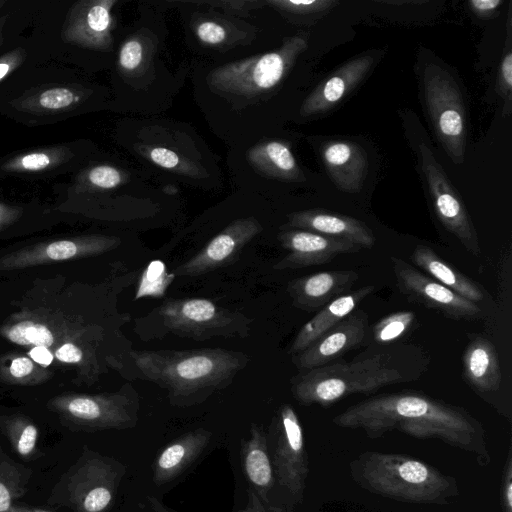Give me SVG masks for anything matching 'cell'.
I'll use <instances>...</instances> for the list:
<instances>
[{"label": "cell", "instance_id": "3", "mask_svg": "<svg viewBox=\"0 0 512 512\" xmlns=\"http://www.w3.org/2000/svg\"><path fill=\"white\" fill-rule=\"evenodd\" d=\"M349 468L359 487L399 502L447 505L459 495L454 477L407 455L366 451Z\"/></svg>", "mask_w": 512, "mask_h": 512}, {"label": "cell", "instance_id": "1", "mask_svg": "<svg viewBox=\"0 0 512 512\" xmlns=\"http://www.w3.org/2000/svg\"><path fill=\"white\" fill-rule=\"evenodd\" d=\"M341 428L361 429L376 439L398 430L417 439H435L491 461L481 424L466 411L419 393L378 395L358 402L333 418Z\"/></svg>", "mask_w": 512, "mask_h": 512}, {"label": "cell", "instance_id": "11", "mask_svg": "<svg viewBox=\"0 0 512 512\" xmlns=\"http://www.w3.org/2000/svg\"><path fill=\"white\" fill-rule=\"evenodd\" d=\"M391 260L397 285L409 298L454 319H470L480 314L477 303L421 273L403 259L392 257Z\"/></svg>", "mask_w": 512, "mask_h": 512}, {"label": "cell", "instance_id": "5", "mask_svg": "<svg viewBox=\"0 0 512 512\" xmlns=\"http://www.w3.org/2000/svg\"><path fill=\"white\" fill-rule=\"evenodd\" d=\"M125 473L120 461L85 447L55 486L56 503L74 512H109Z\"/></svg>", "mask_w": 512, "mask_h": 512}, {"label": "cell", "instance_id": "48", "mask_svg": "<svg viewBox=\"0 0 512 512\" xmlns=\"http://www.w3.org/2000/svg\"><path fill=\"white\" fill-rule=\"evenodd\" d=\"M149 505L155 512H176L173 509L164 505L161 501H159L155 497H148Z\"/></svg>", "mask_w": 512, "mask_h": 512}, {"label": "cell", "instance_id": "20", "mask_svg": "<svg viewBox=\"0 0 512 512\" xmlns=\"http://www.w3.org/2000/svg\"><path fill=\"white\" fill-rule=\"evenodd\" d=\"M212 433L197 428L174 439L155 457L152 480L160 486L180 476L206 449Z\"/></svg>", "mask_w": 512, "mask_h": 512}, {"label": "cell", "instance_id": "46", "mask_svg": "<svg viewBox=\"0 0 512 512\" xmlns=\"http://www.w3.org/2000/svg\"><path fill=\"white\" fill-rule=\"evenodd\" d=\"M31 322H23L12 327L8 332V337L12 342L21 345H27L26 330Z\"/></svg>", "mask_w": 512, "mask_h": 512}, {"label": "cell", "instance_id": "35", "mask_svg": "<svg viewBox=\"0 0 512 512\" xmlns=\"http://www.w3.org/2000/svg\"><path fill=\"white\" fill-rule=\"evenodd\" d=\"M143 58V46L140 41L130 39L126 41L119 53V64L125 71H133L139 67Z\"/></svg>", "mask_w": 512, "mask_h": 512}, {"label": "cell", "instance_id": "33", "mask_svg": "<svg viewBox=\"0 0 512 512\" xmlns=\"http://www.w3.org/2000/svg\"><path fill=\"white\" fill-rule=\"evenodd\" d=\"M79 100V96L65 87L51 88L43 91L36 98L37 106L49 111L65 109Z\"/></svg>", "mask_w": 512, "mask_h": 512}, {"label": "cell", "instance_id": "50", "mask_svg": "<svg viewBox=\"0 0 512 512\" xmlns=\"http://www.w3.org/2000/svg\"><path fill=\"white\" fill-rule=\"evenodd\" d=\"M7 512H49V511L13 505Z\"/></svg>", "mask_w": 512, "mask_h": 512}, {"label": "cell", "instance_id": "4", "mask_svg": "<svg viewBox=\"0 0 512 512\" xmlns=\"http://www.w3.org/2000/svg\"><path fill=\"white\" fill-rule=\"evenodd\" d=\"M396 368L381 355L351 363H336L301 371L291 379V392L302 405L329 406L354 393H369L401 381Z\"/></svg>", "mask_w": 512, "mask_h": 512}, {"label": "cell", "instance_id": "52", "mask_svg": "<svg viewBox=\"0 0 512 512\" xmlns=\"http://www.w3.org/2000/svg\"><path fill=\"white\" fill-rule=\"evenodd\" d=\"M165 192H166V193H169V194H174V193H176V192H177V190H176V188H174V187H172V186H167V187L165 188Z\"/></svg>", "mask_w": 512, "mask_h": 512}, {"label": "cell", "instance_id": "29", "mask_svg": "<svg viewBox=\"0 0 512 512\" xmlns=\"http://www.w3.org/2000/svg\"><path fill=\"white\" fill-rule=\"evenodd\" d=\"M174 274H168L165 265L160 261H153L143 272L139 283L136 297L163 295L169 283L173 280Z\"/></svg>", "mask_w": 512, "mask_h": 512}, {"label": "cell", "instance_id": "36", "mask_svg": "<svg viewBox=\"0 0 512 512\" xmlns=\"http://www.w3.org/2000/svg\"><path fill=\"white\" fill-rule=\"evenodd\" d=\"M197 37L205 44L217 45L226 38L225 28L213 21H204L196 28Z\"/></svg>", "mask_w": 512, "mask_h": 512}, {"label": "cell", "instance_id": "27", "mask_svg": "<svg viewBox=\"0 0 512 512\" xmlns=\"http://www.w3.org/2000/svg\"><path fill=\"white\" fill-rule=\"evenodd\" d=\"M31 476V470L9 458L0 460V512H7L13 500L24 495Z\"/></svg>", "mask_w": 512, "mask_h": 512}, {"label": "cell", "instance_id": "45", "mask_svg": "<svg viewBox=\"0 0 512 512\" xmlns=\"http://www.w3.org/2000/svg\"><path fill=\"white\" fill-rule=\"evenodd\" d=\"M32 370V362L25 357L14 359L10 367V372L15 377H23L29 374Z\"/></svg>", "mask_w": 512, "mask_h": 512}, {"label": "cell", "instance_id": "41", "mask_svg": "<svg viewBox=\"0 0 512 512\" xmlns=\"http://www.w3.org/2000/svg\"><path fill=\"white\" fill-rule=\"evenodd\" d=\"M148 157L153 163L166 169H174L180 164L178 155L174 151L163 147L150 149Z\"/></svg>", "mask_w": 512, "mask_h": 512}, {"label": "cell", "instance_id": "32", "mask_svg": "<svg viewBox=\"0 0 512 512\" xmlns=\"http://www.w3.org/2000/svg\"><path fill=\"white\" fill-rule=\"evenodd\" d=\"M8 436L14 451L22 458H32L37 449L38 429L30 423L13 425Z\"/></svg>", "mask_w": 512, "mask_h": 512}, {"label": "cell", "instance_id": "51", "mask_svg": "<svg viewBox=\"0 0 512 512\" xmlns=\"http://www.w3.org/2000/svg\"><path fill=\"white\" fill-rule=\"evenodd\" d=\"M377 2H380V3H385V4H394V5H400V4H422L424 3L425 1H411V0H407V1H395V0H391V1H388V0H383V1H378Z\"/></svg>", "mask_w": 512, "mask_h": 512}, {"label": "cell", "instance_id": "40", "mask_svg": "<svg viewBox=\"0 0 512 512\" xmlns=\"http://www.w3.org/2000/svg\"><path fill=\"white\" fill-rule=\"evenodd\" d=\"M502 0H470L468 5L470 10L481 19H491L499 13Z\"/></svg>", "mask_w": 512, "mask_h": 512}, {"label": "cell", "instance_id": "38", "mask_svg": "<svg viewBox=\"0 0 512 512\" xmlns=\"http://www.w3.org/2000/svg\"><path fill=\"white\" fill-rule=\"evenodd\" d=\"M502 512H512V457L509 451L503 470L501 483Z\"/></svg>", "mask_w": 512, "mask_h": 512}, {"label": "cell", "instance_id": "8", "mask_svg": "<svg viewBox=\"0 0 512 512\" xmlns=\"http://www.w3.org/2000/svg\"><path fill=\"white\" fill-rule=\"evenodd\" d=\"M426 108L435 134L453 163L464 162L467 118L462 92L442 67L432 63L423 70Z\"/></svg>", "mask_w": 512, "mask_h": 512}, {"label": "cell", "instance_id": "24", "mask_svg": "<svg viewBox=\"0 0 512 512\" xmlns=\"http://www.w3.org/2000/svg\"><path fill=\"white\" fill-rule=\"evenodd\" d=\"M463 376L478 393L495 392L500 388L499 357L488 339L477 336L469 342L463 354Z\"/></svg>", "mask_w": 512, "mask_h": 512}, {"label": "cell", "instance_id": "14", "mask_svg": "<svg viewBox=\"0 0 512 512\" xmlns=\"http://www.w3.org/2000/svg\"><path fill=\"white\" fill-rule=\"evenodd\" d=\"M368 317L362 310L353 311L305 350L293 358L300 371L328 365L347 351L360 345L367 331Z\"/></svg>", "mask_w": 512, "mask_h": 512}, {"label": "cell", "instance_id": "13", "mask_svg": "<svg viewBox=\"0 0 512 512\" xmlns=\"http://www.w3.org/2000/svg\"><path fill=\"white\" fill-rule=\"evenodd\" d=\"M261 231L262 226L252 217L231 222L196 255L176 267L174 276H199L228 265Z\"/></svg>", "mask_w": 512, "mask_h": 512}, {"label": "cell", "instance_id": "12", "mask_svg": "<svg viewBox=\"0 0 512 512\" xmlns=\"http://www.w3.org/2000/svg\"><path fill=\"white\" fill-rule=\"evenodd\" d=\"M140 408L137 392L125 390L107 397H76L67 404L69 415L88 429H128L136 425Z\"/></svg>", "mask_w": 512, "mask_h": 512}, {"label": "cell", "instance_id": "34", "mask_svg": "<svg viewBox=\"0 0 512 512\" xmlns=\"http://www.w3.org/2000/svg\"><path fill=\"white\" fill-rule=\"evenodd\" d=\"M91 185L100 189H112L123 182L122 173L108 165H100L92 168L88 173Z\"/></svg>", "mask_w": 512, "mask_h": 512}, {"label": "cell", "instance_id": "30", "mask_svg": "<svg viewBox=\"0 0 512 512\" xmlns=\"http://www.w3.org/2000/svg\"><path fill=\"white\" fill-rule=\"evenodd\" d=\"M268 3L288 14L315 19L326 15L335 6L339 5L336 0H273Z\"/></svg>", "mask_w": 512, "mask_h": 512}, {"label": "cell", "instance_id": "28", "mask_svg": "<svg viewBox=\"0 0 512 512\" xmlns=\"http://www.w3.org/2000/svg\"><path fill=\"white\" fill-rule=\"evenodd\" d=\"M414 319L415 314L411 311H400L382 318L373 328L374 340L388 343L398 339L409 329Z\"/></svg>", "mask_w": 512, "mask_h": 512}, {"label": "cell", "instance_id": "19", "mask_svg": "<svg viewBox=\"0 0 512 512\" xmlns=\"http://www.w3.org/2000/svg\"><path fill=\"white\" fill-rule=\"evenodd\" d=\"M289 226L341 239L360 248H370L375 243L371 229L362 221L322 209L290 214Z\"/></svg>", "mask_w": 512, "mask_h": 512}, {"label": "cell", "instance_id": "2", "mask_svg": "<svg viewBox=\"0 0 512 512\" xmlns=\"http://www.w3.org/2000/svg\"><path fill=\"white\" fill-rule=\"evenodd\" d=\"M128 354L139 376L166 389L176 406L202 402L228 385L249 359L242 352L222 348L132 350Z\"/></svg>", "mask_w": 512, "mask_h": 512}, {"label": "cell", "instance_id": "23", "mask_svg": "<svg viewBox=\"0 0 512 512\" xmlns=\"http://www.w3.org/2000/svg\"><path fill=\"white\" fill-rule=\"evenodd\" d=\"M240 456L243 473L250 488L262 500L270 501L269 494L276 477L262 426L251 425L249 437L241 442Z\"/></svg>", "mask_w": 512, "mask_h": 512}, {"label": "cell", "instance_id": "10", "mask_svg": "<svg viewBox=\"0 0 512 512\" xmlns=\"http://www.w3.org/2000/svg\"><path fill=\"white\" fill-rule=\"evenodd\" d=\"M270 457L279 485L301 503L309 472L308 458L301 423L289 404L279 410Z\"/></svg>", "mask_w": 512, "mask_h": 512}, {"label": "cell", "instance_id": "47", "mask_svg": "<svg viewBox=\"0 0 512 512\" xmlns=\"http://www.w3.org/2000/svg\"><path fill=\"white\" fill-rule=\"evenodd\" d=\"M32 359L44 366L49 365L52 362L53 356L46 347H35L30 351Z\"/></svg>", "mask_w": 512, "mask_h": 512}, {"label": "cell", "instance_id": "25", "mask_svg": "<svg viewBox=\"0 0 512 512\" xmlns=\"http://www.w3.org/2000/svg\"><path fill=\"white\" fill-rule=\"evenodd\" d=\"M411 259L429 277L451 289L460 296L474 302H480L484 294L480 287L467 276L451 267L430 247L419 244L413 250Z\"/></svg>", "mask_w": 512, "mask_h": 512}, {"label": "cell", "instance_id": "22", "mask_svg": "<svg viewBox=\"0 0 512 512\" xmlns=\"http://www.w3.org/2000/svg\"><path fill=\"white\" fill-rule=\"evenodd\" d=\"M373 285L361 287L346 293L321 308L306 322L294 338L289 353L298 354L315 342L320 336L351 314L355 308L374 291Z\"/></svg>", "mask_w": 512, "mask_h": 512}, {"label": "cell", "instance_id": "21", "mask_svg": "<svg viewBox=\"0 0 512 512\" xmlns=\"http://www.w3.org/2000/svg\"><path fill=\"white\" fill-rule=\"evenodd\" d=\"M113 0L89 1L75 8L66 38L94 49H107L111 46Z\"/></svg>", "mask_w": 512, "mask_h": 512}, {"label": "cell", "instance_id": "6", "mask_svg": "<svg viewBox=\"0 0 512 512\" xmlns=\"http://www.w3.org/2000/svg\"><path fill=\"white\" fill-rule=\"evenodd\" d=\"M163 333L206 340L212 337H245L251 320L205 298L167 299L149 315Z\"/></svg>", "mask_w": 512, "mask_h": 512}, {"label": "cell", "instance_id": "31", "mask_svg": "<svg viewBox=\"0 0 512 512\" xmlns=\"http://www.w3.org/2000/svg\"><path fill=\"white\" fill-rule=\"evenodd\" d=\"M508 32L507 41L504 47L503 56L501 59L497 91L505 103L504 113L509 114L511 111V96H512V48H511V8L508 12Z\"/></svg>", "mask_w": 512, "mask_h": 512}, {"label": "cell", "instance_id": "43", "mask_svg": "<svg viewBox=\"0 0 512 512\" xmlns=\"http://www.w3.org/2000/svg\"><path fill=\"white\" fill-rule=\"evenodd\" d=\"M77 252V246L71 241H57L50 244L47 248V254L51 259L63 260L74 256Z\"/></svg>", "mask_w": 512, "mask_h": 512}, {"label": "cell", "instance_id": "16", "mask_svg": "<svg viewBox=\"0 0 512 512\" xmlns=\"http://www.w3.org/2000/svg\"><path fill=\"white\" fill-rule=\"evenodd\" d=\"M375 56L362 54L352 58L329 74L304 100L303 116L328 112L340 104L369 74Z\"/></svg>", "mask_w": 512, "mask_h": 512}, {"label": "cell", "instance_id": "44", "mask_svg": "<svg viewBox=\"0 0 512 512\" xmlns=\"http://www.w3.org/2000/svg\"><path fill=\"white\" fill-rule=\"evenodd\" d=\"M56 357L64 362L75 363L82 359V352L75 345L68 343L56 351Z\"/></svg>", "mask_w": 512, "mask_h": 512}, {"label": "cell", "instance_id": "15", "mask_svg": "<svg viewBox=\"0 0 512 512\" xmlns=\"http://www.w3.org/2000/svg\"><path fill=\"white\" fill-rule=\"evenodd\" d=\"M278 240L288 253L274 265L277 270L325 264L339 254L354 253L360 249L344 240L303 229L283 231Z\"/></svg>", "mask_w": 512, "mask_h": 512}, {"label": "cell", "instance_id": "7", "mask_svg": "<svg viewBox=\"0 0 512 512\" xmlns=\"http://www.w3.org/2000/svg\"><path fill=\"white\" fill-rule=\"evenodd\" d=\"M309 35L300 33L286 38L272 52L226 64L211 72L210 86L237 95H254L275 87L286 76L297 57L308 46Z\"/></svg>", "mask_w": 512, "mask_h": 512}, {"label": "cell", "instance_id": "9", "mask_svg": "<svg viewBox=\"0 0 512 512\" xmlns=\"http://www.w3.org/2000/svg\"><path fill=\"white\" fill-rule=\"evenodd\" d=\"M419 155L421 169L438 219L468 252L479 255L481 248L478 235L458 191L428 146L420 144Z\"/></svg>", "mask_w": 512, "mask_h": 512}, {"label": "cell", "instance_id": "39", "mask_svg": "<svg viewBox=\"0 0 512 512\" xmlns=\"http://www.w3.org/2000/svg\"><path fill=\"white\" fill-rule=\"evenodd\" d=\"M238 512H287L283 507L277 506L270 501L262 500L256 492L249 488L247 490V503Z\"/></svg>", "mask_w": 512, "mask_h": 512}, {"label": "cell", "instance_id": "17", "mask_svg": "<svg viewBox=\"0 0 512 512\" xmlns=\"http://www.w3.org/2000/svg\"><path fill=\"white\" fill-rule=\"evenodd\" d=\"M358 277L353 270L322 271L290 281L287 292L296 308L311 312L348 293Z\"/></svg>", "mask_w": 512, "mask_h": 512}, {"label": "cell", "instance_id": "37", "mask_svg": "<svg viewBox=\"0 0 512 512\" xmlns=\"http://www.w3.org/2000/svg\"><path fill=\"white\" fill-rule=\"evenodd\" d=\"M51 162L52 158L49 154L45 152H33L20 157L12 167L25 171H39L47 168Z\"/></svg>", "mask_w": 512, "mask_h": 512}, {"label": "cell", "instance_id": "42", "mask_svg": "<svg viewBox=\"0 0 512 512\" xmlns=\"http://www.w3.org/2000/svg\"><path fill=\"white\" fill-rule=\"evenodd\" d=\"M26 340L36 347H48L53 343V336L45 326L31 323L26 330Z\"/></svg>", "mask_w": 512, "mask_h": 512}, {"label": "cell", "instance_id": "26", "mask_svg": "<svg viewBox=\"0 0 512 512\" xmlns=\"http://www.w3.org/2000/svg\"><path fill=\"white\" fill-rule=\"evenodd\" d=\"M249 160L261 172L289 181H305V177L293 156L289 145L269 141L255 146L249 152Z\"/></svg>", "mask_w": 512, "mask_h": 512}, {"label": "cell", "instance_id": "18", "mask_svg": "<svg viewBox=\"0 0 512 512\" xmlns=\"http://www.w3.org/2000/svg\"><path fill=\"white\" fill-rule=\"evenodd\" d=\"M325 169L342 191L355 193L361 190L368 171L365 149L356 142L333 140L321 147Z\"/></svg>", "mask_w": 512, "mask_h": 512}, {"label": "cell", "instance_id": "49", "mask_svg": "<svg viewBox=\"0 0 512 512\" xmlns=\"http://www.w3.org/2000/svg\"><path fill=\"white\" fill-rule=\"evenodd\" d=\"M13 66V62L0 61V80H2L10 72Z\"/></svg>", "mask_w": 512, "mask_h": 512}]
</instances>
